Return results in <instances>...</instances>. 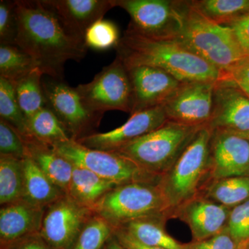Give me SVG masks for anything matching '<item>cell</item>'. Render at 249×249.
Returning a JSON list of instances; mask_svg holds the SVG:
<instances>
[{"label":"cell","instance_id":"6da1fadb","mask_svg":"<svg viewBox=\"0 0 249 249\" xmlns=\"http://www.w3.org/2000/svg\"><path fill=\"white\" fill-rule=\"evenodd\" d=\"M16 14L15 45L34 59L44 75L63 80L67 62L85 58L88 48L84 39L73 34L43 0H16Z\"/></svg>","mask_w":249,"mask_h":249},{"label":"cell","instance_id":"7a4b0ae2","mask_svg":"<svg viewBox=\"0 0 249 249\" xmlns=\"http://www.w3.org/2000/svg\"><path fill=\"white\" fill-rule=\"evenodd\" d=\"M126 68L150 66L168 72L181 83H216L222 72L177 40H157L126 30L116 48Z\"/></svg>","mask_w":249,"mask_h":249},{"label":"cell","instance_id":"3957f363","mask_svg":"<svg viewBox=\"0 0 249 249\" xmlns=\"http://www.w3.org/2000/svg\"><path fill=\"white\" fill-rule=\"evenodd\" d=\"M212 134L208 124L201 126L171 168L159 180L171 218L175 210L199 196L209 181Z\"/></svg>","mask_w":249,"mask_h":249},{"label":"cell","instance_id":"277c9868","mask_svg":"<svg viewBox=\"0 0 249 249\" xmlns=\"http://www.w3.org/2000/svg\"><path fill=\"white\" fill-rule=\"evenodd\" d=\"M92 211L115 229L134 221L155 219L166 222L171 218L159 181L119 185L101 198Z\"/></svg>","mask_w":249,"mask_h":249},{"label":"cell","instance_id":"5b68a950","mask_svg":"<svg viewBox=\"0 0 249 249\" xmlns=\"http://www.w3.org/2000/svg\"><path fill=\"white\" fill-rule=\"evenodd\" d=\"M201 127L168 121L153 132L113 152L132 160L147 173L160 178L171 168Z\"/></svg>","mask_w":249,"mask_h":249},{"label":"cell","instance_id":"8992f818","mask_svg":"<svg viewBox=\"0 0 249 249\" xmlns=\"http://www.w3.org/2000/svg\"><path fill=\"white\" fill-rule=\"evenodd\" d=\"M188 5L184 28L177 39L178 42L222 73L247 57L231 28L211 22L190 1Z\"/></svg>","mask_w":249,"mask_h":249},{"label":"cell","instance_id":"52a82bcc","mask_svg":"<svg viewBox=\"0 0 249 249\" xmlns=\"http://www.w3.org/2000/svg\"><path fill=\"white\" fill-rule=\"evenodd\" d=\"M130 17L127 31L157 40H177L186 23L188 1L112 0Z\"/></svg>","mask_w":249,"mask_h":249},{"label":"cell","instance_id":"ba28073f","mask_svg":"<svg viewBox=\"0 0 249 249\" xmlns=\"http://www.w3.org/2000/svg\"><path fill=\"white\" fill-rule=\"evenodd\" d=\"M52 147L73 165L89 170L118 186L136 181L158 182L160 180V178L147 173L116 152L88 148L73 139Z\"/></svg>","mask_w":249,"mask_h":249},{"label":"cell","instance_id":"9c48e42d","mask_svg":"<svg viewBox=\"0 0 249 249\" xmlns=\"http://www.w3.org/2000/svg\"><path fill=\"white\" fill-rule=\"evenodd\" d=\"M91 111L104 114L107 111L132 112V87L128 72L119 57L103 67L93 80L76 87Z\"/></svg>","mask_w":249,"mask_h":249},{"label":"cell","instance_id":"30bf717a","mask_svg":"<svg viewBox=\"0 0 249 249\" xmlns=\"http://www.w3.org/2000/svg\"><path fill=\"white\" fill-rule=\"evenodd\" d=\"M42 87L47 107L58 117L71 139L77 141L95 133L103 115L85 105L76 88L52 78L42 80Z\"/></svg>","mask_w":249,"mask_h":249},{"label":"cell","instance_id":"8fae6325","mask_svg":"<svg viewBox=\"0 0 249 249\" xmlns=\"http://www.w3.org/2000/svg\"><path fill=\"white\" fill-rule=\"evenodd\" d=\"M92 210L65 194L45 209L40 235L54 249H71Z\"/></svg>","mask_w":249,"mask_h":249},{"label":"cell","instance_id":"7c38bea8","mask_svg":"<svg viewBox=\"0 0 249 249\" xmlns=\"http://www.w3.org/2000/svg\"><path fill=\"white\" fill-rule=\"evenodd\" d=\"M214 84L206 81L181 83L163 106L168 121L193 127L209 124L212 116Z\"/></svg>","mask_w":249,"mask_h":249},{"label":"cell","instance_id":"4fadbf2b","mask_svg":"<svg viewBox=\"0 0 249 249\" xmlns=\"http://www.w3.org/2000/svg\"><path fill=\"white\" fill-rule=\"evenodd\" d=\"M242 176H249V139L235 132L213 130L209 181Z\"/></svg>","mask_w":249,"mask_h":249},{"label":"cell","instance_id":"5bb4252c","mask_svg":"<svg viewBox=\"0 0 249 249\" xmlns=\"http://www.w3.org/2000/svg\"><path fill=\"white\" fill-rule=\"evenodd\" d=\"M208 126L242 136L249 133V97L230 80L214 84L212 116Z\"/></svg>","mask_w":249,"mask_h":249},{"label":"cell","instance_id":"9a60e30c","mask_svg":"<svg viewBox=\"0 0 249 249\" xmlns=\"http://www.w3.org/2000/svg\"><path fill=\"white\" fill-rule=\"evenodd\" d=\"M167 121L163 106H158L134 113L117 128L103 133L95 132L76 142L88 148L115 152L126 144L153 132Z\"/></svg>","mask_w":249,"mask_h":249},{"label":"cell","instance_id":"2e32d148","mask_svg":"<svg viewBox=\"0 0 249 249\" xmlns=\"http://www.w3.org/2000/svg\"><path fill=\"white\" fill-rule=\"evenodd\" d=\"M126 69L132 87L130 115L163 106L182 83L168 72L156 67L140 65Z\"/></svg>","mask_w":249,"mask_h":249},{"label":"cell","instance_id":"e0dca14e","mask_svg":"<svg viewBox=\"0 0 249 249\" xmlns=\"http://www.w3.org/2000/svg\"><path fill=\"white\" fill-rule=\"evenodd\" d=\"M231 209L201 196L187 201L173 212L190 228L193 241L206 240L227 228Z\"/></svg>","mask_w":249,"mask_h":249},{"label":"cell","instance_id":"ac0fdd59","mask_svg":"<svg viewBox=\"0 0 249 249\" xmlns=\"http://www.w3.org/2000/svg\"><path fill=\"white\" fill-rule=\"evenodd\" d=\"M46 208L19 200L0 209V245L4 247L40 232Z\"/></svg>","mask_w":249,"mask_h":249},{"label":"cell","instance_id":"d6986e66","mask_svg":"<svg viewBox=\"0 0 249 249\" xmlns=\"http://www.w3.org/2000/svg\"><path fill=\"white\" fill-rule=\"evenodd\" d=\"M65 25L85 40V33L114 8L112 0H43Z\"/></svg>","mask_w":249,"mask_h":249},{"label":"cell","instance_id":"ffe728a7","mask_svg":"<svg viewBox=\"0 0 249 249\" xmlns=\"http://www.w3.org/2000/svg\"><path fill=\"white\" fill-rule=\"evenodd\" d=\"M28 157L34 160L46 176L65 193L71 181L73 165L53 147L33 138L26 139Z\"/></svg>","mask_w":249,"mask_h":249},{"label":"cell","instance_id":"44dd1931","mask_svg":"<svg viewBox=\"0 0 249 249\" xmlns=\"http://www.w3.org/2000/svg\"><path fill=\"white\" fill-rule=\"evenodd\" d=\"M118 185L81 167L73 165L67 195L92 210L98 201Z\"/></svg>","mask_w":249,"mask_h":249},{"label":"cell","instance_id":"7402d4cb","mask_svg":"<svg viewBox=\"0 0 249 249\" xmlns=\"http://www.w3.org/2000/svg\"><path fill=\"white\" fill-rule=\"evenodd\" d=\"M22 167L23 200L36 206L47 208L66 194L54 184L29 157L22 160Z\"/></svg>","mask_w":249,"mask_h":249},{"label":"cell","instance_id":"603a6c76","mask_svg":"<svg viewBox=\"0 0 249 249\" xmlns=\"http://www.w3.org/2000/svg\"><path fill=\"white\" fill-rule=\"evenodd\" d=\"M199 196L232 209L249 199V176L211 180Z\"/></svg>","mask_w":249,"mask_h":249},{"label":"cell","instance_id":"cb8c5ba5","mask_svg":"<svg viewBox=\"0 0 249 249\" xmlns=\"http://www.w3.org/2000/svg\"><path fill=\"white\" fill-rule=\"evenodd\" d=\"M190 4L211 22L228 27L249 14V0H193Z\"/></svg>","mask_w":249,"mask_h":249},{"label":"cell","instance_id":"d4e9b609","mask_svg":"<svg viewBox=\"0 0 249 249\" xmlns=\"http://www.w3.org/2000/svg\"><path fill=\"white\" fill-rule=\"evenodd\" d=\"M28 127L30 138L51 147L71 139L58 117L47 106L28 119Z\"/></svg>","mask_w":249,"mask_h":249},{"label":"cell","instance_id":"484cf974","mask_svg":"<svg viewBox=\"0 0 249 249\" xmlns=\"http://www.w3.org/2000/svg\"><path fill=\"white\" fill-rule=\"evenodd\" d=\"M42 76L43 73L36 69L14 85L18 104L27 119L47 106Z\"/></svg>","mask_w":249,"mask_h":249},{"label":"cell","instance_id":"4316f807","mask_svg":"<svg viewBox=\"0 0 249 249\" xmlns=\"http://www.w3.org/2000/svg\"><path fill=\"white\" fill-rule=\"evenodd\" d=\"M165 222L155 219L134 221L120 227L144 245L165 249H183L164 229Z\"/></svg>","mask_w":249,"mask_h":249},{"label":"cell","instance_id":"83f0119b","mask_svg":"<svg viewBox=\"0 0 249 249\" xmlns=\"http://www.w3.org/2000/svg\"><path fill=\"white\" fill-rule=\"evenodd\" d=\"M24 194L22 160L0 155V204L21 200Z\"/></svg>","mask_w":249,"mask_h":249},{"label":"cell","instance_id":"f1b7e54d","mask_svg":"<svg viewBox=\"0 0 249 249\" xmlns=\"http://www.w3.org/2000/svg\"><path fill=\"white\" fill-rule=\"evenodd\" d=\"M36 69L34 59L18 46L0 45V77L14 85Z\"/></svg>","mask_w":249,"mask_h":249},{"label":"cell","instance_id":"f546056e","mask_svg":"<svg viewBox=\"0 0 249 249\" xmlns=\"http://www.w3.org/2000/svg\"><path fill=\"white\" fill-rule=\"evenodd\" d=\"M0 116L12 126L24 140L30 138L28 119L18 104L14 85L0 77Z\"/></svg>","mask_w":249,"mask_h":249},{"label":"cell","instance_id":"4dcf8cb0","mask_svg":"<svg viewBox=\"0 0 249 249\" xmlns=\"http://www.w3.org/2000/svg\"><path fill=\"white\" fill-rule=\"evenodd\" d=\"M115 228L93 213L85 224L71 249H103L114 237Z\"/></svg>","mask_w":249,"mask_h":249},{"label":"cell","instance_id":"1f68e13d","mask_svg":"<svg viewBox=\"0 0 249 249\" xmlns=\"http://www.w3.org/2000/svg\"><path fill=\"white\" fill-rule=\"evenodd\" d=\"M121 37L119 28L115 23L104 18L90 26L85 35V42L88 48L105 51L116 48Z\"/></svg>","mask_w":249,"mask_h":249},{"label":"cell","instance_id":"d6a6232c","mask_svg":"<svg viewBox=\"0 0 249 249\" xmlns=\"http://www.w3.org/2000/svg\"><path fill=\"white\" fill-rule=\"evenodd\" d=\"M0 155L19 160L28 157L27 143L22 135L6 121L0 119Z\"/></svg>","mask_w":249,"mask_h":249},{"label":"cell","instance_id":"836d02e7","mask_svg":"<svg viewBox=\"0 0 249 249\" xmlns=\"http://www.w3.org/2000/svg\"><path fill=\"white\" fill-rule=\"evenodd\" d=\"M227 229L238 245L249 241V199L231 209Z\"/></svg>","mask_w":249,"mask_h":249},{"label":"cell","instance_id":"e575fe53","mask_svg":"<svg viewBox=\"0 0 249 249\" xmlns=\"http://www.w3.org/2000/svg\"><path fill=\"white\" fill-rule=\"evenodd\" d=\"M18 25L16 0L0 1V45H15Z\"/></svg>","mask_w":249,"mask_h":249},{"label":"cell","instance_id":"d590c367","mask_svg":"<svg viewBox=\"0 0 249 249\" xmlns=\"http://www.w3.org/2000/svg\"><path fill=\"white\" fill-rule=\"evenodd\" d=\"M183 246V249H237L239 245L226 228L217 235L206 240L192 241Z\"/></svg>","mask_w":249,"mask_h":249},{"label":"cell","instance_id":"8d00e7d4","mask_svg":"<svg viewBox=\"0 0 249 249\" xmlns=\"http://www.w3.org/2000/svg\"><path fill=\"white\" fill-rule=\"evenodd\" d=\"M222 78L235 83L249 97V56L245 57L228 71L223 72Z\"/></svg>","mask_w":249,"mask_h":249},{"label":"cell","instance_id":"74e56055","mask_svg":"<svg viewBox=\"0 0 249 249\" xmlns=\"http://www.w3.org/2000/svg\"><path fill=\"white\" fill-rule=\"evenodd\" d=\"M1 249H54L42 237L40 232L23 237L12 242Z\"/></svg>","mask_w":249,"mask_h":249},{"label":"cell","instance_id":"f35d334b","mask_svg":"<svg viewBox=\"0 0 249 249\" xmlns=\"http://www.w3.org/2000/svg\"><path fill=\"white\" fill-rule=\"evenodd\" d=\"M233 31L236 39L247 56H249V14L229 26Z\"/></svg>","mask_w":249,"mask_h":249},{"label":"cell","instance_id":"ab89813d","mask_svg":"<svg viewBox=\"0 0 249 249\" xmlns=\"http://www.w3.org/2000/svg\"><path fill=\"white\" fill-rule=\"evenodd\" d=\"M114 237H116V240L119 241V243L126 249H165L144 245L139 241L136 240L130 234L121 228H117L115 229Z\"/></svg>","mask_w":249,"mask_h":249},{"label":"cell","instance_id":"60d3db41","mask_svg":"<svg viewBox=\"0 0 249 249\" xmlns=\"http://www.w3.org/2000/svg\"><path fill=\"white\" fill-rule=\"evenodd\" d=\"M103 249H126L119 243V241L116 240L115 237H112L109 242H107L105 248Z\"/></svg>","mask_w":249,"mask_h":249},{"label":"cell","instance_id":"b9f144b4","mask_svg":"<svg viewBox=\"0 0 249 249\" xmlns=\"http://www.w3.org/2000/svg\"><path fill=\"white\" fill-rule=\"evenodd\" d=\"M237 249H247V247H246V243L240 244V245H239Z\"/></svg>","mask_w":249,"mask_h":249},{"label":"cell","instance_id":"7bdbcfd3","mask_svg":"<svg viewBox=\"0 0 249 249\" xmlns=\"http://www.w3.org/2000/svg\"><path fill=\"white\" fill-rule=\"evenodd\" d=\"M246 247H247V249H249V241L246 243Z\"/></svg>","mask_w":249,"mask_h":249},{"label":"cell","instance_id":"ee69618b","mask_svg":"<svg viewBox=\"0 0 249 249\" xmlns=\"http://www.w3.org/2000/svg\"><path fill=\"white\" fill-rule=\"evenodd\" d=\"M244 137H245L246 138H247V139H249V133L247 134V135L244 136Z\"/></svg>","mask_w":249,"mask_h":249}]
</instances>
